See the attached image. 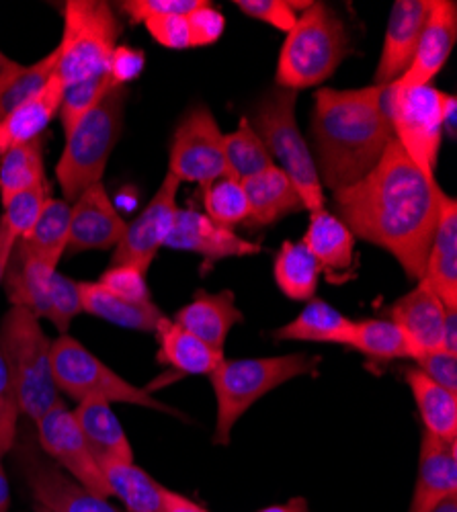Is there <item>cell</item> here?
I'll use <instances>...</instances> for the list:
<instances>
[{
	"instance_id": "cell-49",
	"label": "cell",
	"mask_w": 457,
	"mask_h": 512,
	"mask_svg": "<svg viewBox=\"0 0 457 512\" xmlns=\"http://www.w3.org/2000/svg\"><path fill=\"white\" fill-rule=\"evenodd\" d=\"M146 66V58L142 50H134L128 46H117L111 62H109V76L117 87H128V82L136 80Z\"/></svg>"
},
{
	"instance_id": "cell-32",
	"label": "cell",
	"mask_w": 457,
	"mask_h": 512,
	"mask_svg": "<svg viewBox=\"0 0 457 512\" xmlns=\"http://www.w3.org/2000/svg\"><path fill=\"white\" fill-rule=\"evenodd\" d=\"M101 472L109 494L128 508V512H162L164 486L146 474L136 461H101Z\"/></svg>"
},
{
	"instance_id": "cell-40",
	"label": "cell",
	"mask_w": 457,
	"mask_h": 512,
	"mask_svg": "<svg viewBox=\"0 0 457 512\" xmlns=\"http://www.w3.org/2000/svg\"><path fill=\"white\" fill-rule=\"evenodd\" d=\"M50 183H41L35 187H29L7 201H3V224L9 228V232L15 236V240L25 238L35 222L39 220L41 211H44L48 199H50Z\"/></svg>"
},
{
	"instance_id": "cell-58",
	"label": "cell",
	"mask_w": 457,
	"mask_h": 512,
	"mask_svg": "<svg viewBox=\"0 0 457 512\" xmlns=\"http://www.w3.org/2000/svg\"><path fill=\"white\" fill-rule=\"evenodd\" d=\"M35 512H52V510H48V508H44V506H35Z\"/></svg>"
},
{
	"instance_id": "cell-54",
	"label": "cell",
	"mask_w": 457,
	"mask_h": 512,
	"mask_svg": "<svg viewBox=\"0 0 457 512\" xmlns=\"http://www.w3.org/2000/svg\"><path fill=\"white\" fill-rule=\"evenodd\" d=\"M259 512H310V506L306 502V498L302 496H296L292 500H287L283 504H273V506H267Z\"/></svg>"
},
{
	"instance_id": "cell-41",
	"label": "cell",
	"mask_w": 457,
	"mask_h": 512,
	"mask_svg": "<svg viewBox=\"0 0 457 512\" xmlns=\"http://www.w3.org/2000/svg\"><path fill=\"white\" fill-rule=\"evenodd\" d=\"M80 312H82V304H80L78 283L56 271L50 281L48 308L44 318L50 320L60 334H68L70 324Z\"/></svg>"
},
{
	"instance_id": "cell-17",
	"label": "cell",
	"mask_w": 457,
	"mask_h": 512,
	"mask_svg": "<svg viewBox=\"0 0 457 512\" xmlns=\"http://www.w3.org/2000/svg\"><path fill=\"white\" fill-rule=\"evenodd\" d=\"M388 318L408 340L414 359L445 349L447 308L427 283L419 281L417 287L398 297L388 310Z\"/></svg>"
},
{
	"instance_id": "cell-1",
	"label": "cell",
	"mask_w": 457,
	"mask_h": 512,
	"mask_svg": "<svg viewBox=\"0 0 457 512\" xmlns=\"http://www.w3.org/2000/svg\"><path fill=\"white\" fill-rule=\"evenodd\" d=\"M443 195L437 181L425 177L392 140L371 173L332 193V203L335 216L355 238L390 252L406 277L419 283L425 275Z\"/></svg>"
},
{
	"instance_id": "cell-28",
	"label": "cell",
	"mask_w": 457,
	"mask_h": 512,
	"mask_svg": "<svg viewBox=\"0 0 457 512\" xmlns=\"http://www.w3.org/2000/svg\"><path fill=\"white\" fill-rule=\"evenodd\" d=\"M355 334V320L328 306L324 300H310L306 308L275 332L277 340H298V343H324L349 347Z\"/></svg>"
},
{
	"instance_id": "cell-25",
	"label": "cell",
	"mask_w": 457,
	"mask_h": 512,
	"mask_svg": "<svg viewBox=\"0 0 457 512\" xmlns=\"http://www.w3.org/2000/svg\"><path fill=\"white\" fill-rule=\"evenodd\" d=\"M64 91L66 84L54 74L44 91L0 121V156L15 146L41 138L50 121L60 113Z\"/></svg>"
},
{
	"instance_id": "cell-13",
	"label": "cell",
	"mask_w": 457,
	"mask_h": 512,
	"mask_svg": "<svg viewBox=\"0 0 457 512\" xmlns=\"http://www.w3.org/2000/svg\"><path fill=\"white\" fill-rule=\"evenodd\" d=\"M179 187L181 183L166 173L150 203L128 224L126 234L115 246L111 265H134L146 273L150 271L158 250L173 230L179 211Z\"/></svg>"
},
{
	"instance_id": "cell-38",
	"label": "cell",
	"mask_w": 457,
	"mask_h": 512,
	"mask_svg": "<svg viewBox=\"0 0 457 512\" xmlns=\"http://www.w3.org/2000/svg\"><path fill=\"white\" fill-rule=\"evenodd\" d=\"M113 89H119V87L113 82L109 72L68 84L60 105V121H62L64 136L68 138L74 127L85 119Z\"/></svg>"
},
{
	"instance_id": "cell-39",
	"label": "cell",
	"mask_w": 457,
	"mask_h": 512,
	"mask_svg": "<svg viewBox=\"0 0 457 512\" xmlns=\"http://www.w3.org/2000/svg\"><path fill=\"white\" fill-rule=\"evenodd\" d=\"M56 66V50L31 66H23V70L15 76L9 87L0 91V121H3L11 111H15L17 107H21L23 103L44 91L56 74Z\"/></svg>"
},
{
	"instance_id": "cell-18",
	"label": "cell",
	"mask_w": 457,
	"mask_h": 512,
	"mask_svg": "<svg viewBox=\"0 0 457 512\" xmlns=\"http://www.w3.org/2000/svg\"><path fill=\"white\" fill-rule=\"evenodd\" d=\"M433 0H398L392 5L382 56L376 68V82L390 87L410 66L429 21Z\"/></svg>"
},
{
	"instance_id": "cell-53",
	"label": "cell",
	"mask_w": 457,
	"mask_h": 512,
	"mask_svg": "<svg viewBox=\"0 0 457 512\" xmlns=\"http://www.w3.org/2000/svg\"><path fill=\"white\" fill-rule=\"evenodd\" d=\"M445 349L457 355V310H447L445 322Z\"/></svg>"
},
{
	"instance_id": "cell-23",
	"label": "cell",
	"mask_w": 457,
	"mask_h": 512,
	"mask_svg": "<svg viewBox=\"0 0 457 512\" xmlns=\"http://www.w3.org/2000/svg\"><path fill=\"white\" fill-rule=\"evenodd\" d=\"M421 281L435 291L447 310H457V203L447 193L441 199L437 228Z\"/></svg>"
},
{
	"instance_id": "cell-36",
	"label": "cell",
	"mask_w": 457,
	"mask_h": 512,
	"mask_svg": "<svg viewBox=\"0 0 457 512\" xmlns=\"http://www.w3.org/2000/svg\"><path fill=\"white\" fill-rule=\"evenodd\" d=\"M224 158L228 177L240 183L273 166V158L253 130V125L248 123V117L240 119L232 134H224Z\"/></svg>"
},
{
	"instance_id": "cell-21",
	"label": "cell",
	"mask_w": 457,
	"mask_h": 512,
	"mask_svg": "<svg viewBox=\"0 0 457 512\" xmlns=\"http://www.w3.org/2000/svg\"><path fill=\"white\" fill-rule=\"evenodd\" d=\"M355 236L339 220V216L326 207L310 211V222L302 242L314 254L322 273L335 283L353 277L355 263Z\"/></svg>"
},
{
	"instance_id": "cell-24",
	"label": "cell",
	"mask_w": 457,
	"mask_h": 512,
	"mask_svg": "<svg viewBox=\"0 0 457 512\" xmlns=\"http://www.w3.org/2000/svg\"><path fill=\"white\" fill-rule=\"evenodd\" d=\"M242 187L246 191L248 205H251L248 222L255 226H271L292 216V213L306 209L294 183L275 164L263 170V173L246 179Z\"/></svg>"
},
{
	"instance_id": "cell-2",
	"label": "cell",
	"mask_w": 457,
	"mask_h": 512,
	"mask_svg": "<svg viewBox=\"0 0 457 512\" xmlns=\"http://www.w3.org/2000/svg\"><path fill=\"white\" fill-rule=\"evenodd\" d=\"M388 87L318 89L312 111L316 170L332 193L369 175L394 140L384 107Z\"/></svg>"
},
{
	"instance_id": "cell-50",
	"label": "cell",
	"mask_w": 457,
	"mask_h": 512,
	"mask_svg": "<svg viewBox=\"0 0 457 512\" xmlns=\"http://www.w3.org/2000/svg\"><path fill=\"white\" fill-rule=\"evenodd\" d=\"M162 512H210L191 498L164 488L162 492Z\"/></svg>"
},
{
	"instance_id": "cell-42",
	"label": "cell",
	"mask_w": 457,
	"mask_h": 512,
	"mask_svg": "<svg viewBox=\"0 0 457 512\" xmlns=\"http://www.w3.org/2000/svg\"><path fill=\"white\" fill-rule=\"evenodd\" d=\"M146 277L148 273L134 265H111L97 283L126 302L150 304L152 293L148 289Z\"/></svg>"
},
{
	"instance_id": "cell-26",
	"label": "cell",
	"mask_w": 457,
	"mask_h": 512,
	"mask_svg": "<svg viewBox=\"0 0 457 512\" xmlns=\"http://www.w3.org/2000/svg\"><path fill=\"white\" fill-rule=\"evenodd\" d=\"M154 334L158 338V361L171 365L183 375H212L226 359L224 353L207 347L173 318L164 316Z\"/></svg>"
},
{
	"instance_id": "cell-11",
	"label": "cell",
	"mask_w": 457,
	"mask_h": 512,
	"mask_svg": "<svg viewBox=\"0 0 457 512\" xmlns=\"http://www.w3.org/2000/svg\"><path fill=\"white\" fill-rule=\"evenodd\" d=\"M169 175L179 183H210L228 177L224 134L205 105L191 107L175 127L169 146Z\"/></svg>"
},
{
	"instance_id": "cell-4",
	"label": "cell",
	"mask_w": 457,
	"mask_h": 512,
	"mask_svg": "<svg viewBox=\"0 0 457 512\" xmlns=\"http://www.w3.org/2000/svg\"><path fill=\"white\" fill-rule=\"evenodd\" d=\"M318 355L289 353L277 357L226 361L210 375L216 396L214 443L226 447L236 422L269 392L302 375L316 373Z\"/></svg>"
},
{
	"instance_id": "cell-57",
	"label": "cell",
	"mask_w": 457,
	"mask_h": 512,
	"mask_svg": "<svg viewBox=\"0 0 457 512\" xmlns=\"http://www.w3.org/2000/svg\"><path fill=\"white\" fill-rule=\"evenodd\" d=\"M431 512H457V496L455 498H449V500H445V502H441L435 510H431Z\"/></svg>"
},
{
	"instance_id": "cell-3",
	"label": "cell",
	"mask_w": 457,
	"mask_h": 512,
	"mask_svg": "<svg viewBox=\"0 0 457 512\" xmlns=\"http://www.w3.org/2000/svg\"><path fill=\"white\" fill-rule=\"evenodd\" d=\"M351 54L345 21L324 3H312L279 52L275 84L289 91L312 89L328 80Z\"/></svg>"
},
{
	"instance_id": "cell-22",
	"label": "cell",
	"mask_w": 457,
	"mask_h": 512,
	"mask_svg": "<svg viewBox=\"0 0 457 512\" xmlns=\"http://www.w3.org/2000/svg\"><path fill=\"white\" fill-rule=\"evenodd\" d=\"M173 320L197 336L207 347L218 353H224L226 338L230 330L244 320L242 312L236 308L234 291L224 289L218 293L197 291L193 300L183 306Z\"/></svg>"
},
{
	"instance_id": "cell-47",
	"label": "cell",
	"mask_w": 457,
	"mask_h": 512,
	"mask_svg": "<svg viewBox=\"0 0 457 512\" xmlns=\"http://www.w3.org/2000/svg\"><path fill=\"white\" fill-rule=\"evenodd\" d=\"M152 39L158 46L169 50H187L191 48L189 25L187 15H169V17H156L144 23Z\"/></svg>"
},
{
	"instance_id": "cell-10",
	"label": "cell",
	"mask_w": 457,
	"mask_h": 512,
	"mask_svg": "<svg viewBox=\"0 0 457 512\" xmlns=\"http://www.w3.org/2000/svg\"><path fill=\"white\" fill-rule=\"evenodd\" d=\"M384 99L394 140L423 170L425 177L435 179L443 142V119L451 95L435 89L433 84H423V87L390 84Z\"/></svg>"
},
{
	"instance_id": "cell-7",
	"label": "cell",
	"mask_w": 457,
	"mask_h": 512,
	"mask_svg": "<svg viewBox=\"0 0 457 512\" xmlns=\"http://www.w3.org/2000/svg\"><path fill=\"white\" fill-rule=\"evenodd\" d=\"M128 89H113L72 134L56 164V179L64 201L74 203L89 187L101 183L109 156L119 142Z\"/></svg>"
},
{
	"instance_id": "cell-52",
	"label": "cell",
	"mask_w": 457,
	"mask_h": 512,
	"mask_svg": "<svg viewBox=\"0 0 457 512\" xmlns=\"http://www.w3.org/2000/svg\"><path fill=\"white\" fill-rule=\"evenodd\" d=\"M21 70L23 66L19 62L11 60L7 54L0 52V91L7 89Z\"/></svg>"
},
{
	"instance_id": "cell-12",
	"label": "cell",
	"mask_w": 457,
	"mask_h": 512,
	"mask_svg": "<svg viewBox=\"0 0 457 512\" xmlns=\"http://www.w3.org/2000/svg\"><path fill=\"white\" fill-rule=\"evenodd\" d=\"M35 426L41 451L87 490L99 498H111L99 461L82 435L74 412L62 400L41 416Z\"/></svg>"
},
{
	"instance_id": "cell-27",
	"label": "cell",
	"mask_w": 457,
	"mask_h": 512,
	"mask_svg": "<svg viewBox=\"0 0 457 512\" xmlns=\"http://www.w3.org/2000/svg\"><path fill=\"white\" fill-rule=\"evenodd\" d=\"M74 418L85 435L95 459L101 461H134V449L126 431L117 420L111 404L103 400L78 402Z\"/></svg>"
},
{
	"instance_id": "cell-19",
	"label": "cell",
	"mask_w": 457,
	"mask_h": 512,
	"mask_svg": "<svg viewBox=\"0 0 457 512\" xmlns=\"http://www.w3.org/2000/svg\"><path fill=\"white\" fill-rule=\"evenodd\" d=\"M457 39V5L453 0H433L429 21L414 52L408 70L392 84L400 87H423L447 64Z\"/></svg>"
},
{
	"instance_id": "cell-20",
	"label": "cell",
	"mask_w": 457,
	"mask_h": 512,
	"mask_svg": "<svg viewBox=\"0 0 457 512\" xmlns=\"http://www.w3.org/2000/svg\"><path fill=\"white\" fill-rule=\"evenodd\" d=\"M457 496V443H445L423 433L417 484L408 512H431L441 502Z\"/></svg>"
},
{
	"instance_id": "cell-55",
	"label": "cell",
	"mask_w": 457,
	"mask_h": 512,
	"mask_svg": "<svg viewBox=\"0 0 457 512\" xmlns=\"http://www.w3.org/2000/svg\"><path fill=\"white\" fill-rule=\"evenodd\" d=\"M9 504H11V490H9L5 469L0 465V512H9Z\"/></svg>"
},
{
	"instance_id": "cell-29",
	"label": "cell",
	"mask_w": 457,
	"mask_h": 512,
	"mask_svg": "<svg viewBox=\"0 0 457 512\" xmlns=\"http://www.w3.org/2000/svg\"><path fill=\"white\" fill-rule=\"evenodd\" d=\"M78 291H80L82 312H87L99 320H105L121 328L154 332L158 322L164 318V314L158 310L154 302L150 304L126 302L93 281L78 283Z\"/></svg>"
},
{
	"instance_id": "cell-34",
	"label": "cell",
	"mask_w": 457,
	"mask_h": 512,
	"mask_svg": "<svg viewBox=\"0 0 457 512\" xmlns=\"http://www.w3.org/2000/svg\"><path fill=\"white\" fill-rule=\"evenodd\" d=\"M46 181L44 138L15 146L0 156V201Z\"/></svg>"
},
{
	"instance_id": "cell-16",
	"label": "cell",
	"mask_w": 457,
	"mask_h": 512,
	"mask_svg": "<svg viewBox=\"0 0 457 512\" xmlns=\"http://www.w3.org/2000/svg\"><path fill=\"white\" fill-rule=\"evenodd\" d=\"M126 228L128 222L115 209L103 183H97L70 203V234L66 252L78 254L115 248L126 234Z\"/></svg>"
},
{
	"instance_id": "cell-44",
	"label": "cell",
	"mask_w": 457,
	"mask_h": 512,
	"mask_svg": "<svg viewBox=\"0 0 457 512\" xmlns=\"http://www.w3.org/2000/svg\"><path fill=\"white\" fill-rule=\"evenodd\" d=\"M203 0H126L119 3V11L126 13L132 23H146L156 17L169 15H189Z\"/></svg>"
},
{
	"instance_id": "cell-9",
	"label": "cell",
	"mask_w": 457,
	"mask_h": 512,
	"mask_svg": "<svg viewBox=\"0 0 457 512\" xmlns=\"http://www.w3.org/2000/svg\"><path fill=\"white\" fill-rule=\"evenodd\" d=\"M121 35V23L103 0H68L64 5V33L56 48V74L66 84L109 70Z\"/></svg>"
},
{
	"instance_id": "cell-5",
	"label": "cell",
	"mask_w": 457,
	"mask_h": 512,
	"mask_svg": "<svg viewBox=\"0 0 457 512\" xmlns=\"http://www.w3.org/2000/svg\"><path fill=\"white\" fill-rule=\"evenodd\" d=\"M52 343L39 318L27 308L13 306L0 324V355L9 369L21 414L33 422L60 402Z\"/></svg>"
},
{
	"instance_id": "cell-45",
	"label": "cell",
	"mask_w": 457,
	"mask_h": 512,
	"mask_svg": "<svg viewBox=\"0 0 457 512\" xmlns=\"http://www.w3.org/2000/svg\"><path fill=\"white\" fill-rule=\"evenodd\" d=\"M234 7H238L251 19L263 21L285 33L294 29L300 17L292 7H289L287 0H234Z\"/></svg>"
},
{
	"instance_id": "cell-48",
	"label": "cell",
	"mask_w": 457,
	"mask_h": 512,
	"mask_svg": "<svg viewBox=\"0 0 457 512\" xmlns=\"http://www.w3.org/2000/svg\"><path fill=\"white\" fill-rule=\"evenodd\" d=\"M417 369H421L429 379L439 383L441 388L457 396V355L447 349L425 353L414 359Z\"/></svg>"
},
{
	"instance_id": "cell-33",
	"label": "cell",
	"mask_w": 457,
	"mask_h": 512,
	"mask_svg": "<svg viewBox=\"0 0 457 512\" xmlns=\"http://www.w3.org/2000/svg\"><path fill=\"white\" fill-rule=\"evenodd\" d=\"M322 269L306 244L285 240L275 256L273 277L279 291L294 302H310L318 291Z\"/></svg>"
},
{
	"instance_id": "cell-51",
	"label": "cell",
	"mask_w": 457,
	"mask_h": 512,
	"mask_svg": "<svg viewBox=\"0 0 457 512\" xmlns=\"http://www.w3.org/2000/svg\"><path fill=\"white\" fill-rule=\"evenodd\" d=\"M15 236L9 232V228L3 224V220H0V287H3L5 283V273H7V267H9V261H11V254L15 250Z\"/></svg>"
},
{
	"instance_id": "cell-14",
	"label": "cell",
	"mask_w": 457,
	"mask_h": 512,
	"mask_svg": "<svg viewBox=\"0 0 457 512\" xmlns=\"http://www.w3.org/2000/svg\"><path fill=\"white\" fill-rule=\"evenodd\" d=\"M17 463L39 506L52 512H117L109 500L87 490L33 445L17 447Z\"/></svg>"
},
{
	"instance_id": "cell-56",
	"label": "cell",
	"mask_w": 457,
	"mask_h": 512,
	"mask_svg": "<svg viewBox=\"0 0 457 512\" xmlns=\"http://www.w3.org/2000/svg\"><path fill=\"white\" fill-rule=\"evenodd\" d=\"M455 97L451 95L449 103H447V109H445V119H443V132H449V136L455 134Z\"/></svg>"
},
{
	"instance_id": "cell-46",
	"label": "cell",
	"mask_w": 457,
	"mask_h": 512,
	"mask_svg": "<svg viewBox=\"0 0 457 512\" xmlns=\"http://www.w3.org/2000/svg\"><path fill=\"white\" fill-rule=\"evenodd\" d=\"M189 25V37H191V48H203L212 46L222 37L226 29L224 15L212 5L203 0V3L187 15Z\"/></svg>"
},
{
	"instance_id": "cell-31",
	"label": "cell",
	"mask_w": 457,
	"mask_h": 512,
	"mask_svg": "<svg viewBox=\"0 0 457 512\" xmlns=\"http://www.w3.org/2000/svg\"><path fill=\"white\" fill-rule=\"evenodd\" d=\"M406 383L417 402L425 431L445 443H457V396L417 367L406 369Z\"/></svg>"
},
{
	"instance_id": "cell-8",
	"label": "cell",
	"mask_w": 457,
	"mask_h": 512,
	"mask_svg": "<svg viewBox=\"0 0 457 512\" xmlns=\"http://www.w3.org/2000/svg\"><path fill=\"white\" fill-rule=\"evenodd\" d=\"M52 367L58 392L76 402L103 400L107 404L142 406L185 418V414L156 400L148 390L123 379L70 334H60L52 343Z\"/></svg>"
},
{
	"instance_id": "cell-37",
	"label": "cell",
	"mask_w": 457,
	"mask_h": 512,
	"mask_svg": "<svg viewBox=\"0 0 457 512\" xmlns=\"http://www.w3.org/2000/svg\"><path fill=\"white\" fill-rule=\"evenodd\" d=\"M203 205L205 216L228 230H234V226L246 222L251 216L246 191L242 183L232 177H222L203 187Z\"/></svg>"
},
{
	"instance_id": "cell-35",
	"label": "cell",
	"mask_w": 457,
	"mask_h": 512,
	"mask_svg": "<svg viewBox=\"0 0 457 512\" xmlns=\"http://www.w3.org/2000/svg\"><path fill=\"white\" fill-rule=\"evenodd\" d=\"M349 349H355L373 363L414 359L408 340L390 318H365L355 322Z\"/></svg>"
},
{
	"instance_id": "cell-6",
	"label": "cell",
	"mask_w": 457,
	"mask_h": 512,
	"mask_svg": "<svg viewBox=\"0 0 457 512\" xmlns=\"http://www.w3.org/2000/svg\"><path fill=\"white\" fill-rule=\"evenodd\" d=\"M296 103V91L281 89L275 84V89L257 101L248 123L265 144L273 164L294 183L306 209L318 211L324 207V187L310 146L298 125Z\"/></svg>"
},
{
	"instance_id": "cell-15",
	"label": "cell",
	"mask_w": 457,
	"mask_h": 512,
	"mask_svg": "<svg viewBox=\"0 0 457 512\" xmlns=\"http://www.w3.org/2000/svg\"><path fill=\"white\" fill-rule=\"evenodd\" d=\"M164 246L171 250L199 254L205 271L218 261L236 259V256H253L263 250L261 244L240 238L234 230L214 224L203 211L191 207H179L173 230Z\"/></svg>"
},
{
	"instance_id": "cell-30",
	"label": "cell",
	"mask_w": 457,
	"mask_h": 512,
	"mask_svg": "<svg viewBox=\"0 0 457 512\" xmlns=\"http://www.w3.org/2000/svg\"><path fill=\"white\" fill-rule=\"evenodd\" d=\"M70 234V203L64 199L50 197L39 220L31 232L17 240L15 250L21 254L44 263L52 269H58V263L66 254Z\"/></svg>"
},
{
	"instance_id": "cell-43",
	"label": "cell",
	"mask_w": 457,
	"mask_h": 512,
	"mask_svg": "<svg viewBox=\"0 0 457 512\" xmlns=\"http://www.w3.org/2000/svg\"><path fill=\"white\" fill-rule=\"evenodd\" d=\"M19 400L11 381L9 369L5 365L3 355H0V459H3L17 443L19 431Z\"/></svg>"
}]
</instances>
